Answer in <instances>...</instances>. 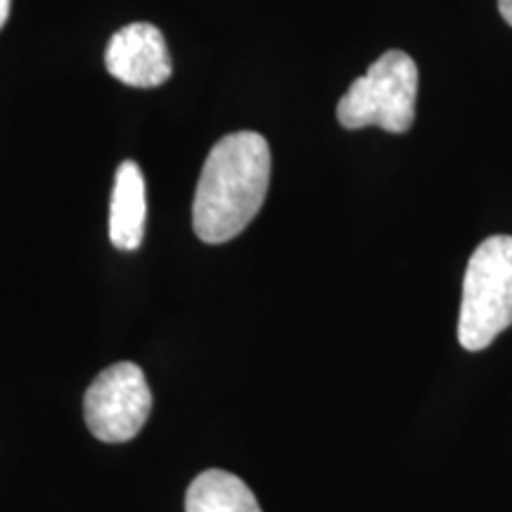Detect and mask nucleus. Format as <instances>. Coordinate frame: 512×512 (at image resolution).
Here are the masks:
<instances>
[{"instance_id": "obj_2", "label": "nucleus", "mask_w": 512, "mask_h": 512, "mask_svg": "<svg viewBox=\"0 0 512 512\" xmlns=\"http://www.w3.org/2000/svg\"><path fill=\"white\" fill-rule=\"evenodd\" d=\"M512 325V235H491L467 261L458 342L482 351Z\"/></svg>"}, {"instance_id": "obj_4", "label": "nucleus", "mask_w": 512, "mask_h": 512, "mask_svg": "<svg viewBox=\"0 0 512 512\" xmlns=\"http://www.w3.org/2000/svg\"><path fill=\"white\" fill-rule=\"evenodd\" d=\"M152 411V392L143 368L114 363L95 377L83 399V418L95 439L124 444L138 437Z\"/></svg>"}, {"instance_id": "obj_7", "label": "nucleus", "mask_w": 512, "mask_h": 512, "mask_svg": "<svg viewBox=\"0 0 512 512\" xmlns=\"http://www.w3.org/2000/svg\"><path fill=\"white\" fill-rule=\"evenodd\" d=\"M185 512H264L252 489L226 470H204L185 494Z\"/></svg>"}, {"instance_id": "obj_3", "label": "nucleus", "mask_w": 512, "mask_h": 512, "mask_svg": "<svg viewBox=\"0 0 512 512\" xmlns=\"http://www.w3.org/2000/svg\"><path fill=\"white\" fill-rule=\"evenodd\" d=\"M418 67L401 50H387L356 79L337 105L344 128L380 126L389 133H406L415 121Z\"/></svg>"}, {"instance_id": "obj_1", "label": "nucleus", "mask_w": 512, "mask_h": 512, "mask_svg": "<svg viewBox=\"0 0 512 512\" xmlns=\"http://www.w3.org/2000/svg\"><path fill=\"white\" fill-rule=\"evenodd\" d=\"M271 183V147L254 131H238L211 147L192 202V228L207 245L238 238L259 214Z\"/></svg>"}, {"instance_id": "obj_9", "label": "nucleus", "mask_w": 512, "mask_h": 512, "mask_svg": "<svg viewBox=\"0 0 512 512\" xmlns=\"http://www.w3.org/2000/svg\"><path fill=\"white\" fill-rule=\"evenodd\" d=\"M10 5H12V0H0V29H3L5 22H8Z\"/></svg>"}, {"instance_id": "obj_5", "label": "nucleus", "mask_w": 512, "mask_h": 512, "mask_svg": "<svg viewBox=\"0 0 512 512\" xmlns=\"http://www.w3.org/2000/svg\"><path fill=\"white\" fill-rule=\"evenodd\" d=\"M105 67L133 88H157L171 79V55L155 24L136 22L119 29L105 50Z\"/></svg>"}, {"instance_id": "obj_6", "label": "nucleus", "mask_w": 512, "mask_h": 512, "mask_svg": "<svg viewBox=\"0 0 512 512\" xmlns=\"http://www.w3.org/2000/svg\"><path fill=\"white\" fill-rule=\"evenodd\" d=\"M147 195L145 178L136 162L119 164L110 207V240L117 249L133 252L145 238Z\"/></svg>"}, {"instance_id": "obj_8", "label": "nucleus", "mask_w": 512, "mask_h": 512, "mask_svg": "<svg viewBox=\"0 0 512 512\" xmlns=\"http://www.w3.org/2000/svg\"><path fill=\"white\" fill-rule=\"evenodd\" d=\"M498 10H501L503 19L512 27V0H498Z\"/></svg>"}]
</instances>
